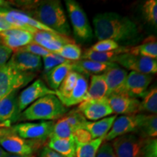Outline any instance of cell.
Listing matches in <instances>:
<instances>
[{
	"label": "cell",
	"instance_id": "cell-1",
	"mask_svg": "<svg viewBox=\"0 0 157 157\" xmlns=\"http://www.w3.org/2000/svg\"><path fill=\"white\" fill-rule=\"evenodd\" d=\"M95 35L99 41L111 39L117 43L129 44L140 39V33L134 21L116 13L96 15L93 20Z\"/></svg>",
	"mask_w": 157,
	"mask_h": 157
},
{
	"label": "cell",
	"instance_id": "cell-2",
	"mask_svg": "<svg viewBox=\"0 0 157 157\" xmlns=\"http://www.w3.org/2000/svg\"><path fill=\"white\" fill-rule=\"evenodd\" d=\"M25 9L31 10L33 18L36 19L57 34L69 36L71 33L67 17L62 4L58 0L26 2Z\"/></svg>",
	"mask_w": 157,
	"mask_h": 157
},
{
	"label": "cell",
	"instance_id": "cell-3",
	"mask_svg": "<svg viewBox=\"0 0 157 157\" xmlns=\"http://www.w3.org/2000/svg\"><path fill=\"white\" fill-rule=\"evenodd\" d=\"M68 108L63 105L56 95L39 98L20 113V121H53L67 113Z\"/></svg>",
	"mask_w": 157,
	"mask_h": 157
},
{
	"label": "cell",
	"instance_id": "cell-4",
	"mask_svg": "<svg viewBox=\"0 0 157 157\" xmlns=\"http://www.w3.org/2000/svg\"><path fill=\"white\" fill-rule=\"evenodd\" d=\"M36 77L35 73H24L6 63L0 67V100L15 90L24 87Z\"/></svg>",
	"mask_w": 157,
	"mask_h": 157
},
{
	"label": "cell",
	"instance_id": "cell-5",
	"mask_svg": "<svg viewBox=\"0 0 157 157\" xmlns=\"http://www.w3.org/2000/svg\"><path fill=\"white\" fill-rule=\"evenodd\" d=\"M65 2L76 39L82 42L92 40L93 37V29L87 15L79 4L74 0H67Z\"/></svg>",
	"mask_w": 157,
	"mask_h": 157
},
{
	"label": "cell",
	"instance_id": "cell-6",
	"mask_svg": "<svg viewBox=\"0 0 157 157\" xmlns=\"http://www.w3.org/2000/svg\"><path fill=\"white\" fill-rule=\"evenodd\" d=\"M53 121H42L38 123L24 122L10 127L12 132L25 140L45 141L50 137Z\"/></svg>",
	"mask_w": 157,
	"mask_h": 157
},
{
	"label": "cell",
	"instance_id": "cell-7",
	"mask_svg": "<svg viewBox=\"0 0 157 157\" xmlns=\"http://www.w3.org/2000/svg\"><path fill=\"white\" fill-rule=\"evenodd\" d=\"M86 121L87 119L77 109L71 110L54 122L50 137L67 138L72 137L77 129L82 128Z\"/></svg>",
	"mask_w": 157,
	"mask_h": 157
},
{
	"label": "cell",
	"instance_id": "cell-8",
	"mask_svg": "<svg viewBox=\"0 0 157 157\" xmlns=\"http://www.w3.org/2000/svg\"><path fill=\"white\" fill-rule=\"evenodd\" d=\"M39 141L25 140L12 132L8 128L7 132L0 136V146L9 154L31 156L37 148Z\"/></svg>",
	"mask_w": 157,
	"mask_h": 157
},
{
	"label": "cell",
	"instance_id": "cell-9",
	"mask_svg": "<svg viewBox=\"0 0 157 157\" xmlns=\"http://www.w3.org/2000/svg\"><path fill=\"white\" fill-rule=\"evenodd\" d=\"M115 63L120 65L131 71L146 74H155L157 72V60L147 57L122 53L117 56Z\"/></svg>",
	"mask_w": 157,
	"mask_h": 157
},
{
	"label": "cell",
	"instance_id": "cell-10",
	"mask_svg": "<svg viewBox=\"0 0 157 157\" xmlns=\"http://www.w3.org/2000/svg\"><path fill=\"white\" fill-rule=\"evenodd\" d=\"M48 95H56V91L48 87L42 79H36L17 95L18 115L34 102Z\"/></svg>",
	"mask_w": 157,
	"mask_h": 157
},
{
	"label": "cell",
	"instance_id": "cell-11",
	"mask_svg": "<svg viewBox=\"0 0 157 157\" xmlns=\"http://www.w3.org/2000/svg\"><path fill=\"white\" fill-rule=\"evenodd\" d=\"M152 80L151 75L130 71L127 74L120 94L133 98H143Z\"/></svg>",
	"mask_w": 157,
	"mask_h": 157
},
{
	"label": "cell",
	"instance_id": "cell-12",
	"mask_svg": "<svg viewBox=\"0 0 157 157\" xmlns=\"http://www.w3.org/2000/svg\"><path fill=\"white\" fill-rule=\"evenodd\" d=\"M143 140L133 134L118 137L113 140V151L117 157H142Z\"/></svg>",
	"mask_w": 157,
	"mask_h": 157
},
{
	"label": "cell",
	"instance_id": "cell-13",
	"mask_svg": "<svg viewBox=\"0 0 157 157\" xmlns=\"http://www.w3.org/2000/svg\"><path fill=\"white\" fill-rule=\"evenodd\" d=\"M7 64L18 71L34 73L42 68V60L36 55L17 50L13 52Z\"/></svg>",
	"mask_w": 157,
	"mask_h": 157
},
{
	"label": "cell",
	"instance_id": "cell-14",
	"mask_svg": "<svg viewBox=\"0 0 157 157\" xmlns=\"http://www.w3.org/2000/svg\"><path fill=\"white\" fill-rule=\"evenodd\" d=\"M77 109L90 121L100 120L113 113L107 98L84 101L78 105Z\"/></svg>",
	"mask_w": 157,
	"mask_h": 157
},
{
	"label": "cell",
	"instance_id": "cell-15",
	"mask_svg": "<svg viewBox=\"0 0 157 157\" xmlns=\"http://www.w3.org/2000/svg\"><path fill=\"white\" fill-rule=\"evenodd\" d=\"M33 42L40 45L52 53H55L60 50L64 45L74 44V41L70 36L50 31L38 30L33 34Z\"/></svg>",
	"mask_w": 157,
	"mask_h": 157
},
{
	"label": "cell",
	"instance_id": "cell-16",
	"mask_svg": "<svg viewBox=\"0 0 157 157\" xmlns=\"http://www.w3.org/2000/svg\"><path fill=\"white\" fill-rule=\"evenodd\" d=\"M138 127V117L135 115H124L116 118L115 121L104 140L105 142L113 140L118 137L137 132Z\"/></svg>",
	"mask_w": 157,
	"mask_h": 157
},
{
	"label": "cell",
	"instance_id": "cell-17",
	"mask_svg": "<svg viewBox=\"0 0 157 157\" xmlns=\"http://www.w3.org/2000/svg\"><path fill=\"white\" fill-rule=\"evenodd\" d=\"M107 98L113 113L124 115H135L139 113L140 101L137 98L121 94H113Z\"/></svg>",
	"mask_w": 157,
	"mask_h": 157
},
{
	"label": "cell",
	"instance_id": "cell-18",
	"mask_svg": "<svg viewBox=\"0 0 157 157\" xmlns=\"http://www.w3.org/2000/svg\"><path fill=\"white\" fill-rule=\"evenodd\" d=\"M2 44L15 52L33 42V34L29 31L18 29L0 33Z\"/></svg>",
	"mask_w": 157,
	"mask_h": 157
},
{
	"label": "cell",
	"instance_id": "cell-19",
	"mask_svg": "<svg viewBox=\"0 0 157 157\" xmlns=\"http://www.w3.org/2000/svg\"><path fill=\"white\" fill-rule=\"evenodd\" d=\"M103 74L108 88L106 98L113 94H120L128 74L127 70L119 67L117 64L109 68Z\"/></svg>",
	"mask_w": 157,
	"mask_h": 157
},
{
	"label": "cell",
	"instance_id": "cell-20",
	"mask_svg": "<svg viewBox=\"0 0 157 157\" xmlns=\"http://www.w3.org/2000/svg\"><path fill=\"white\" fill-rule=\"evenodd\" d=\"M17 92L15 90L0 100V121L12 124L17 121Z\"/></svg>",
	"mask_w": 157,
	"mask_h": 157
},
{
	"label": "cell",
	"instance_id": "cell-21",
	"mask_svg": "<svg viewBox=\"0 0 157 157\" xmlns=\"http://www.w3.org/2000/svg\"><path fill=\"white\" fill-rule=\"evenodd\" d=\"M74 61H68L57 66L49 71L48 73L44 74V79L49 87L53 91H56L60 87V84L63 81L66 76L71 71L74 70Z\"/></svg>",
	"mask_w": 157,
	"mask_h": 157
},
{
	"label": "cell",
	"instance_id": "cell-22",
	"mask_svg": "<svg viewBox=\"0 0 157 157\" xmlns=\"http://www.w3.org/2000/svg\"><path fill=\"white\" fill-rule=\"evenodd\" d=\"M117 116H111L96 121H86L82 128L88 131L91 135L93 140L98 138H105L112 127L113 121H115Z\"/></svg>",
	"mask_w": 157,
	"mask_h": 157
},
{
	"label": "cell",
	"instance_id": "cell-23",
	"mask_svg": "<svg viewBox=\"0 0 157 157\" xmlns=\"http://www.w3.org/2000/svg\"><path fill=\"white\" fill-rule=\"evenodd\" d=\"M116 65L115 63H102L93 61L90 60H78L74 63V70L83 75H98L104 73L109 68L113 67Z\"/></svg>",
	"mask_w": 157,
	"mask_h": 157
},
{
	"label": "cell",
	"instance_id": "cell-24",
	"mask_svg": "<svg viewBox=\"0 0 157 157\" xmlns=\"http://www.w3.org/2000/svg\"><path fill=\"white\" fill-rule=\"evenodd\" d=\"M48 147L66 157H76V143L73 136L67 138L50 137Z\"/></svg>",
	"mask_w": 157,
	"mask_h": 157
},
{
	"label": "cell",
	"instance_id": "cell-25",
	"mask_svg": "<svg viewBox=\"0 0 157 157\" xmlns=\"http://www.w3.org/2000/svg\"><path fill=\"white\" fill-rule=\"evenodd\" d=\"M89 84L86 76L80 74L78 76L77 82L74 87L73 91L70 94L67 99L63 103V105L66 108L80 104L86 100L87 90Z\"/></svg>",
	"mask_w": 157,
	"mask_h": 157
},
{
	"label": "cell",
	"instance_id": "cell-26",
	"mask_svg": "<svg viewBox=\"0 0 157 157\" xmlns=\"http://www.w3.org/2000/svg\"><path fill=\"white\" fill-rule=\"evenodd\" d=\"M138 127L137 132L141 138H156L157 136V117L156 114L139 113Z\"/></svg>",
	"mask_w": 157,
	"mask_h": 157
},
{
	"label": "cell",
	"instance_id": "cell-27",
	"mask_svg": "<svg viewBox=\"0 0 157 157\" xmlns=\"http://www.w3.org/2000/svg\"><path fill=\"white\" fill-rule=\"evenodd\" d=\"M129 47H120L117 50L110 52H96L91 49H88L84 54H82L81 58L102 63H114L117 56L122 53H127Z\"/></svg>",
	"mask_w": 157,
	"mask_h": 157
},
{
	"label": "cell",
	"instance_id": "cell-28",
	"mask_svg": "<svg viewBox=\"0 0 157 157\" xmlns=\"http://www.w3.org/2000/svg\"><path fill=\"white\" fill-rule=\"evenodd\" d=\"M127 53L147 57L152 59L157 58V42L154 36L147 37L140 44L135 47H129Z\"/></svg>",
	"mask_w": 157,
	"mask_h": 157
},
{
	"label": "cell",
	"instance_id": "cell-29",
	"mask_svg": "<svg viewBox=\"0 0 157 157\" xmlns=\"http://www.w3.org/2000/svg\"><path fill=\"white\" fill-rule=\"evenodd\" d=\"M107 90V85L103 74L92 75L85 101L106 98Z\"/></svg>",
	"mask_w": 157,
	"mask_h": 157
},
{
	"label": "cell",
	"instance_id": "cell-30",
	"mask_svg": "<svg viewBox=\"0 0 157 157\" xmlns=\"http://www.w3.org/2000/svg\"><path fill=\"white\" fill-rule=\"evenodd\" d=\"M157 112V89L156 87H152L147 91L143 96V100L140 102L139 106V113H148L156 114Z\"/></svg>",
	"mask_w": 157,
	"mask_h": 157
},
{
	"label": "cell",
	"instance_id": "cell-31",
	"mask_svg": "<svg viewBox=\"0 0 157 157\" xmlns=\"http://www.w3.org/2000/svg\"><path fill=\"white\" fill-rule=\"evenodd\" d=\"M103 138H98L84 144L76 143V157H96L98 149L99 148Z\"/></svg>",
	"mask_w": 157,
	"mask_h": 157
},
{
	"label": "cell",
	"instance_id": "cell-32",
	"mask_svg": "<svg viewBox=\"0 0 157 157\" xmlns=\"http://www.w3.org/2000/svg\"><path fill=\"white\" fill-rule=\"evenodd\" d=\"M54 54L58 55V56L62 57L66 60L76 62L81 59L82 51L78 45L74 43V44H67L64 45L60 49V50L55 52Z\"/></svg>",
	"mask_w": 157,
	"mask_h": 157
},
{
	"label": "cell",
	"instance_id": "cell-33",
	"mask_svg": "<svg viewBox=\"0 0 157 157\" xmlns=\"http://www.w3.org/2000/svg\"><path fill=\"white\" fill-rule=\"evenodd\" d=\"M142 14L146 21L152 26L157 25V1L148 0L142 6Z\"/></svg>",
	"mask_w": 157,
	"mask_h": 157
},
{
	"label": "cell",
	"instance_id": "cell-34",
	"mask_svg": "<svg viewBox=\"0 0 157 157\" xmlns=\"http://www.w3.org/2000/svg\"><path fill=\"white\" fill-rule=\"evenodd\" d=\"M42 63H44V74L48 73L49 71L56 67L57 66L63 63L68 61L62 57L58 56V55L51 53L48 56L42 58Z\"/></svg>",
	"mask_w": 157,
	"mask_h": 157
},
{
	"label": "cell",
	"instance_id": "cell-35",
	"mask_svg": "<svg viewBox=\"0 0 157 157\" xmlns=\"http://www.w3.org/2000/svg\"><path fill=\"white\" fill-rule=\"evenodd\" d=\"M142 157H157V140L156 138H143Z\"/></svg>",
	"mask_w": 157,
	"mask_h": 157
},
{
	"label": "cell",
	"instance_id": "cell-36",
	"mask_svg": "<svg viewBox=\"0 0 157 157\" xmlns=\"http://www.w3.org/2000/svg\"><path fill=\"white\" fill-rule=\"evenodd\" d=\"M120 45L111 39H103L96 43L90 49L96 52H110L120 48Z\"/></svg>",
	"mask_w": 157,
	"mask_h": 157
},
{
	"label": "cell",
	"instance_id": "cell-37",
	"mask_svg": "<svg viewBox=\"0 0 157 157\" xmlns=\"http://www.w3.org/2000/svg\"><path fill=\"white\" fill-rule=\"evenodd\" d=\"M19 50L30 52L31 54L36 55V56L41 57V58H44V57L48 56V55L52 53L50 51L42 48V46H40V45L37 44L33 42L30 43V44H29L28 45H26V46L19 49Z\"/></svg>",
	"mask_w": 157,
	"mask_h": 157
},
{
	"label": "cell",
	"instance_id": "cell-38",
	"mask_svg": "<svg viewBox=\"0 0 157 157\" xmlns=\"http://www.w3.org/2000/svg\"><path fill=\"white\" fill-rule=\"evenodd\" d=\"M96 157H117L116 156L112 145L109 142L102 143L98 149Z\"/></svg>",
	"mask_w": 157,
	"mask_h": 157
},
{
	"label": "cell",
	"instance_id": "cell-39",
	"mask_svg": "<svg viewBox=\"0 0 157 157\" xmlns=\"http://www.w3.org/2000/svg\"><path fill=\"white\" fill-rule=\"evenodd\" d=\"M73 137L76 143H80V144H84V143H87L93 140L90 133L83 128L77 129L74 132Z\"/></svg>",
	"mask_w": 157,
	"mask_h": 157
},
{
	"label": "cell",
	"instance_id": "cell-40",
	"mask_svg": "<svg viewBox=\"0 0 157 157\" xmlns=\"http://www.w3.org/2000/svg\"><path fill=\"white\" fill-rule=\"evenodd\" d=\"M13 52L10 49L7 48L2 43L0 44V67L7 63Z\"/></svg>",
	"mask_w": 157,
	"mask_h": 157
},
{
	"label": "cell",
	"instance_id": "cell-41",
	"mask_svg": "<svg viewBox=\"0 0 157 157\" xmlns=\"http://www.w3.org/2000/svg\"><path fill=\"white\" fill-rule=\"evenodd\" d=\"M40 157H66L63 155L58 154L54 151L51 150L48 147H44L41 153Z\"/></svg>",
	"mask_w": 157,
	"mask_h": 157
},
{
	"label": "cell",
	"instance_id": "cell-42",
	"mask_svg": "<svg viewBox=\"0 0 157 157\" xmlns=\"http://www.w3.org/2000/svg\"><path fill=\"white\" fill-rule=\"evenodd\" d=\"M13 29L15 28L6 21L5 17L0 15V33H2L4 31L10 30Z\"/></svg>",
	"mask_w": 157,
	"mask_h": 157
},
{
	"label": "cell",
	"instance_id": "cell-43",
	"mask_svg": "<svg viewBox=\"0 0 157 157\" xmlns=\"http://www.w3.org/2000/svg\"><path fill=\"white\" fill-rule=\"evenodd\" d=\"M11 127V124L0 121V136L7 132V129Z\"/></svg>",
	"mask_w": 157,
	"mask_h": 157
},
{
	"label": "cell",
	"instance_id": "cell-44",
	"mask_svg": "<svg viewBox=\"0 0 157 157\" xmlns=\"http://www.w3.org/2000/svg\"><path fill=\"white\" fill-rule=\"evenodd\" d=\"M4 157H32V156H23V155L12 154H8V153H7V154H6Z\"/></svg>",
	"mask_w": 157,
	"mask_h": 157
},
{
	"label": "cell",
	"instance_id": "cell-45",
	"mask_svg": "<svg viewBox=\"0 0 157 157\" xmlns=\"http://www.w3.org/2000/svg\"><path fill=\"white\" fill-rule=\"evenodd\" d=\"M7 154V153L5 150H3V148L0 146V157H4Z\"/></svg>",
	"mask_w": 157,
	"mask_h": 157
},
{
	"label": "cell",
	"instance_id": "cell-46",
	"mask_svg": "<svg viewBox=\"0 0 157 157\" xmlns=\"http://www.w3.org/2000/svg\"><path fill=\"white\" fill-rule=\"evenodd\" d=\"M2 43V40H1V37H0V44Z\"/></svg>",
	"mask_w": 157,
	"mask_h": 157
}]
</instances>
